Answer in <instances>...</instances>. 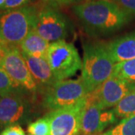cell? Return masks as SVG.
<instances>
[{
	"mask_svg": "<svg viewBox=\"0 0 135 135\" xmlns=\"http://www.w3.org/2000/svg\"><path fill=\"white\" fill-rule=\"evenodd\" d=\"M135 89V81L112 76L95 91L89 93L104 110L114 107L119 101Z\"/></svg>",
	"mask_w": 135,
	"mask_h": 135,
	"instance_id": "obj_11",
	"label": "cell"
},
{
	"mask_svg": "<svg viewBox=\"0 0 135 135\" xmlns=\"http://www.w3.org/2000/svg\"><path fill=\"white\" fill-rule=\"evenodd\" d=\"M113 110L118 119H125L135 115V89L122 98Z\"/></svg>",
	"mask_w": 135,
	"mask_h": 135,
	"instance_id": "obj_15",
	"label": "cell"
},
{
	"mask_svg": "<svg viewBox=\"0 0 135 135\" xmlns=\"http://www.w3.org/2000/svg\"><path fill=\"white\" fill-rule=\"evenodd\" d=\"M89 95L82 80H64L56 81L43 92L42 105L50 111L74 106L83 101Z\"/></svg>",
	"mask_w": 135,
	"mask_h": 135,
	"instance_id": "obj_4",
	"label": "cell"
},
{
	"mask_svg": "<svg viewBox=\"0 0 135 135\" xmlns=\"http://www.w3.org/2000/svg\"><path fill=\"white\" fill-rule=\"evenodd\" d=\"M46 58L57 81L68 80L82 68L77 48L65 40L50 44Z\"/></svg>",
	"mask_w": 135,
	"mask_h": 135,
	"instance_id": "obj_5",
	"label": "cell"
},
{
	"mask_svg": "<svg viewBox=\"0 0 135 135\" xmlns=\"http://www.w3.org/2000/svg\"><path fill=\"white\" fill-rule=\"evenodd\" d=\"M118 118L112 110H104L89 94L83 109L80 135H99Z\"/></svg>",
	"mask_w": 135,
	"mask_h": 135,
	"instance_id": "obj_9",
	"label": "cell"
},
{
	"mask_svg": "<svg viewBox=\"0 0 135 135\" xmlns=\"http://www.w3.org/2000/svg\"><path fill=\"white\" fill-rule=\"evenodd\" d=\"M113 76L129 81H135V59L116 63Z\"/></svg>",
	"mask_w": 135,
	"mask_h": 135,
	"instance_id": "obj_17",
	"label": "cell"
},
{
	"mask_svg": "<svg viewBox=\"0 0 135 135\" xmlns=\"http://www.w3.org/2000/svg\"><path fill=\"white\" fill-rule=\"evenodd\" d=\"M104 44L116 64L135 59V31L117 37Z\"/></svg>",
	"mask_w": 135,
	"mask_h": 135,
	"instance_id": "obj_13",
	"label": "cell"
},
{
	"mask_svg": "<svg viewBox=\"0 0 135 135\" xmlns=\"http://www.w3.org/2000/svg\"><path fill=\"white\" fill-rule=\"evenodd\" d=\"M5 44L3 43V41L1 40L0 38V56H1V54H2V50H3V48H4V47H5Z\"/></svg>",
	"mask_w": 135,
	"mask_h": 135,
	"instance_id": "obj_24",
	"label": "cell"
},
{
	"mask_svg": "<svg viewBox=\"0 0 135 135\" xmlns=\"http://www.w3.org/2000/svg\"><path fill=\"white\" fill-rule=\"evenodd\" d=\"M0 67L20 88L30 95L41 92L29 71L19 47L5 45L0 56Z\"/></svg>",
	"mask_w": 135,
	"mask_h": 135,
	"instance_id": "obj_6",
	"label": "cell"
},
{
	"mask_svg": "<svg viewBox=\"0 0 135 135\" xmlns=\"http://www.w3.org/2000/svg\"><path fill=\"white\" fill-rule=\"evenodd\" d=\"M38 7L29 5L0 12V38L7 46L20 47L30 32L35 30Z\"/></svg>",
	"mask_w": 135,
	"mask_h": 135,
	"instance_id": "obj_3",
	"label": "cell"
},
{
	"mask_svg": "<svg viewBox=\"0 0 135 135\" xmlns=\"http://www.w3.org/2000/svg\"><path fill=\"white\" fill-rule=\"evenodd\" d=\"M22 54L29 68V71L38 86L41 92H44L57 81L50 67L47 58H39L24 53Z\"/></svg>",
	"mask_w": 135,
	"mask_h": 135,
	"instance_id": "obj_12",
	"label": "cell"
},
{
	"mask_svg": "<svg viewBox=\"0 0 135 135\" xmlns=\"http://www.w3.org/2000/svg\"><path fill=\"white\" fill-rule=\"evenodd\" d=\"M18 92L25 91L16 85L7 73L0 67V96Z\"/></svg>",
	"mask_w": 135,
	"mask_h": 135,
	"instance_id": "obj_18",
	"label": "cell"
},
{
	"mask_svg": "<svg viewBox=\"0 0 135 135\" xmlns=\"http://www.w3.org/2000/svg\"><path fill=\"white\" fill-rule=\"evenodd\" d=\"M32 0H6L5 4L1 8L0 11H9L20 8L29 5Z\"/></svg>",
	"mask_w": 135,
	"mask_h": 135,
	"instance_id": "obj_20",
	"label": "cell"
},
{
	"mask_svg": "<svg viewBox=\"0 0 135 135\" xmlns=\"http://www.w3.org/2000/svg\"><path fill=\"white\" fill-rule=\"evenodd\" d=\"M74 14L90 36H110L124 28L135 16L110 0H89L74 5Z\"/></svg>",
	"mask_w": 135,
	"mask_h": 135,
	"instance_id": "obj_1",
	"label": "cell"
},
{
	"mask_svg": "<svg viewBox=\"0 0 135 135\" xmlns=\"http://www.w3.org/2000/svg\"><path fill=\"white\" fill-rule=\"evenodd\" d=\"M5 2H6V0H0V9L3 6V5L5 4Z\"/></svg>",
	"mask_w": 135,
	"mask_h": 135,
	"instance_id": "obj_25",
	"label": "cell"
},
{
	"mask_svg": "<svg viewBox=\"0 0 135 135\" xmlns=\"http://www.w3.org/2000/svg\"><path fill=\"white\" fill-rule=\"evenodd\" d=\"M44 4L59 8V7L78 4L81 0H41Z\"/></svg>",
	"mask_w": 135,
	"mask_h": 135,
	"instance_id": "obj_21",
	"label": "cell"
},
{
	"mask_svg": "<svg viewBox=\"0 0 135 135\" xmlns=\"http://www.w3.org/2000/svg\"><path fill=\"white\" fill-rule=\"evenodd\" d=\"M86 99L74 106L50 111L45 117L50 126V135H80L81 113Z\"/></svg>",
	"mask_w": 135,
	"mask_h": 135,
	"instance_id": "obj_10",
	"label": "cell"
},
{
	"mask_svg": "<svg viewBox=\"0 0 135 135\" xmlns=\"http://www.w3.org/2000/svg\"><path fill=\"white\" fill-rule=\"evenodd\" d=\"M25 92L0 96V127H9L28 122L32 107Z\"/></svg>",
	"mask_w": 135,
	"mask_h": 135,
	"instance_id": "obj_8",
	"label": "cell"
},
{
	"mask_svg": "<svg viewBox=\"0 0 135 135\" xmlns=\"http://www.w3.org/2000/svg\"><path fill=\"white\" fill-rule=\"evenodd\" d=\"M122 8L135 16V0H114Z\"/></svg>",
	"mask_w": 135,
	"mask_h": 135,
	"instance_id": "obj_22",
	"label": "cell"
},
{
	"mask_svg": "<svg viewBox=\"0 0 135 135\" xmlns=\"http://www.w3.org/2000/svg\"><path fill=\"white\" fill-rule=\"evenodd\" d=\"M50 43L39 35L35 30L30 32L20 45L22 53L39 58H46Z\"/></svg>",
	"mask_w": 135,
	"mask_h": 135,
	"instance_id": "obj_14",
	"label": "cell"
},
{
	"mask_svg": "<svg viewBox=\"0 0 135 135\" xmlns=\"http://www.w3.org/2000/svg\"><path fill=\"white\" fill-rule=\"evenodd\" d=\"M35 30L50 44L67 38L72 27L68 17L59 8L44 4L38 7Z\"/></svg>",
	"mask_w": 135,
	"mask_h": 135,
	"instance_id": "obj_7",
	"label": "cell"
},
{
	"mask_svg": "<svg viewBox=\"0 0 135 135\" xmlns=\"http://www.w3.org/2000/svg\"><path fill=\"white\" fill-rule=\"evenodd\" d=\"M103 135H135V115L122 119L115 127Z\"/></svg>",
	"mask_w": 135,
	"mask_h": 135,
	"instance_id": "obj_16",
	"label": "cell"
},
{
	"mask_svg": "<svg viewBox=\"0 0 135 135\" xmlns=\"http://www.w3.org/2000/svg\"><path fill=\"white\" fill-rule=\"evenodd\" d=\"M29 135H50V126L47 119L44 116L33 122L27 127Z\"/></svg>",
	"mask_w": 135,
	"mask_h": 135,
	"instance_id": "obj_19",
	"label": "cell"
},
{
	"mask_svg": "<svg viewBox=\"0 0 135 135\" xmlns=\"http://www.w3.org/2000/svg\"><path fill=\"white\" fill-rule=\"evenodd\" d=\"M1 135H26V133L21 126L16 125L6 128Z\"/></svg>",
	"mask_w": 135,
	"mask_h": 135,
	"instance_id": "obj_23",
	"label": "cell"
},
{
	"mask_svg": "<svg viewBox=\"0 0 135 135\" xmlns=\"http://www.w3.org/2000/svg\"><path fill=\"white\" fill-rule=\"evenodd\" d=\"M99 135H103V134H99Z\"/></svg>",
	"mask_w": 135,
	"mask_h": 135,
	"instance_id": "obj_26",
	"label": "cell"
},
{
	"mask_svg": "<svg viewBox=\"0 0 135 135\" xmlns=\"http://www.w3.org/2000/svg\"><path fill=\"white\" fill-rule=\"evenodd\" d=\"M83 50L80 79L89 94L113 76L116 63L111 59L104 44L88 42L83 44Z\"/></svg>",
	"mask_w": 135,
	"mask_h": 135,
	"instance_id": "obj_2",
	"label": "cell"
}]
</instances>
